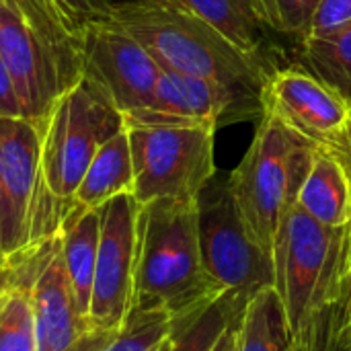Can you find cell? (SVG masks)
Segmentation results:
<instances>
[{
  "instance_id": "cell-20",
  "label": "cell",
  "mask_w": 351,
  "mask_h": 351,
  "mask_svg": "<svg viewBox=\"0 0 351 351\" xmlns=\"http://www.w3.org/2000/svg\"><path fill=\"white\" fill-rule=\"evenodd\" d=\"M247 298L226 290L212 306H208L197 319L171 329L169 351H212L224 329L243 317Z\"/></svg>"
},
{
  "instance_id": "cell-3",
  "label": "cell",
  "mask_w": 351,
  "mask_h": 351,
  "mask_svg": "<svg viewBox=\"0 0 351 351\" xmlns=\"http://www.w3.org/2000/svg\"><path fill=\"white\" fill-rule=\"evenodd\" d=\"M103 23L132 35L160 64L189 76L210 78L261 99L267 78L261 56L241 51L199 16L162 2H115Z\"/></svg>"
},
{
  "instance_id": "cell-1",
  "label": "cell",
  "mask_w": 351,
  "mask_h": 351,
  "mask_svg": "<svg viewBox=\"0 0 351 351\" xmlns=\"http://www.w3.org/2000/svg\"><path fill=\"white\" fill-rule=\"evenodd\" d=\"M226 290L208 274L197 237L195 199H154L140 208L134 306L165 313L171 329L197 319Z\"/></svg>"
},
{
  "instance_id": "cell-25",
  "label": "cell",
  "mask_w": 351,
  "mask_h": 351,
  "mask_svg": "<svg viewBox=\"0 0 351 351\" xmlns=\"http://www.w3.org/2000/svg\"><path fill=\"white\" fill-rule=\"evenodd\" d=\"M348 23H351V0H321L306 37L327 35Z\"/></svg>"
},
{
  "instance_id": "cell-8",
  "label": "cell",
  "mask_w": 351,
  "mask_h": 351,
  "mask_svg": "<svg viewBox=\"0 0 351 351\" xmlns=\"http://www.w3.org/2000/svg\"><path fill=\"white\" fill-rule=\"evenodd\" d=\"M197 237L208 274L230 292L251 300L278 288L274 259L255 241L232 195L228 175H214L195 197Z\"/></svg>"
},
{
  "instance_id": "cell-18",
  "label": "cell",
  "mask_w": 351,
  "mask_h": 351,
  "mask_svg": "<svg viewBox=\"0 0 351 351\" xmlns=\"http://www.w3.org/2000/svg\"><path fill=\"white\" fill-rule=\"evenodd\" d=\"M175 4L212 25L241 51L261 56V23L253 0H175Z\"/></svg>"
},
{
  "instance_id": "cell-5",
  "label": "cell",
  "mask_w": 351,
  "mask_h": 351,
  "mask_svg": "<svg viewBox=\"0 0 351 351\" xmlns=\"http://www.w3.org/2000/svg\"><path fill=\"white\" fill-rule=\"evenodd\" d=\"M313 150V142L263 113L243 160L228 173L245 224L274 259L278 278L284 261L288 214L298 202Z\"/></svg>"
},
{
  "instance_id": "cell-33",
  "label": "cell",
  "mask_w": 351,
  "mask_h": 351,
  "mask_svg": "<svg viewBox=\"0 0 351 351\" xmlns=\"http://www.w3.org/2000/svg\"><path fill=\"white\" fill-rule=\"evenodd\" d=\"M150 2H162V4H173V6H177L175 0H150Z\"/></svg>"
},
{
  "instance_id": "cell-9",
  "label": "cell",
  "mask_w": 351,
  "mask_h": 351,
  "mask_svg": "<svg viewBox=\"0 0 351 351\" xmlns=\"http://www.w3.org/2000/svg\"><path fill=\"white\" fill-rule=\"evenodd\" d=\"M134 162V197L195 199L218 173L212 125H125Z\"/></svg>"
},
{
  "instance_id": "cell-11",
  "label": "cell",
  "mask_w": 351,
  "mask_h": 351,
  "mask_svg": "<svg viewBox=\"0 0 351 351\" xmlns=\"http://www.w3.org/2000/svg\"><path fill=\"white\" fill-rule=\"evenodd\" d=\"M140 208L134 193L115 195L97 208L101 237L88 321L99 331L117 333L132 313Z\"/></svg>"
},
{
  "instance_id": "cell-30",
  "label": "cell",
  "mask_w": 351,
  "mask_h": 351,
  "mask_svg": "<svg viewBox=\"0 0 351 351\" xmlns=\"http://www.w3.org/2000/svg\"><path fill=\"white\" fill-rule=\"evenodd\" d=\"M329 350V346L327 348H317V346H296V351H327Z\"/></svg>"
},
{
  "instance_id": "cell-29",
  "label": "cell",
  "mask_w": 351,
  "mask_h": 351,
  "mask_svg": "<svg viewBox=\"0 0 351 351\" xmlns=\"http://www.w3.org/2000/svg\"><path fill=\"white\" fill-rule=\"evenodd\" d=\"M346 325H351V271L350 280H348L346 298H343V306H341V325L339 327H346Z\"/></svg>"
},
{
  "instance_id": "cell-24",
  "label": "cell",
  "mask_w": 351,
  "mask_h": 351,
  "mask_svg": "<svg viewBox=\"0 0 351 351\" xmlns=\"http://www.w3.org/2000/svg\"><path fill=\"white\" fill-rule=\"evenodd\" d=\"M70 25L82 29L88 23L103 21L115 0H47Z\"/></svg>"
},
{
  "instance_id": "cell-32",
  "label": "cell",
  "mask_w": 351,
  "mask_h": 351,
  "mask_svg": "<svg viewBox=\"0 0 351 351\" xmlns=\"http://www.w3.org/2000/svg\"><path fill=\"white\" fill-rule=\"evenodd\" d=\"M169 348H171V339H167V341H165V343L160 346V350H158V351H169Z\"/></svg>"
},
{
  "instance_id": "cell-22",
  "label": "cell",
  "mask_w": 351,
  "mask_h": 351,
  "mask_svg": "<svg viewBox=\"0 0 351 351\" xmlns=\"http://www.w3.org/2000/svg\"><path fill=\"white\" fill-rule=\"evenodd\" d=\"M171 335V319L165 313L132 311L125 325L99 351H158Z\"/></svg>"
},
{
  "instance_id": "cell-17",
  "label": "cell",
  "mask_w": 351,
  "mask_h": 351,
  "mask_svg": "<svg viewBox=\"0 0 351 351\" xmlns=\"http://www.w3.org/2000/svg\"><path fill=\"white\" fill-rule=\"evenodd\" d=\"M239 351H296L278 288H265L247 302L239 327Z\"/></svg>"
},
{
  "instance_id": "cell-15",
  "label": "cell",
  "mask_w": 351,
  "mask_h": 351,
  "mask_svg": "<svg viewBox=\"0 0 351 351\" xmlns=\"http://www.w3.org/2000/svg\"><path fill=\"white\" fill-rule=\"evenodd\" d=\"M99 237H101L99 210L82 208L72 202V206L66 210L60 222L62 257L76 302L86 317L90 308Z\"/></svg>"
},
{
  "instance_id": "cell-19",
  "label": "cell",
  "mask_w": 351,
  "mask_h": 351,
  "mask_svg": "<svg viewBox=\"0 0 351 351\" xmlns=\"http://www.w3.org/2000/svg\"><path fill=\"white\" fill-rule=\"evenodd\" d=\"M302 66L351 105V23L327 35L302 39Z\"/></svg>"
},
{
  "instance_id": "cell-7",
  "label": "cell",
  "mask_w": 351,
  "mask_h": 351,
  "mask_svg": "<svg viewBox=\"0 0 351 351\" xmlns=\"http://www.w3.org/2000/svg\"><path fill=\"white\" fill-rule=\"evenodd\" d=\"M43 125L0 117V243L6 255L60 228L72 204L58 202L41 177Z\"/></svg>"
},
{
  "instance_id": "cell-26",
  "label": "cell",
  "mask_w": 351,
  "mask_h": 351,
  "mask_svg": "<svg viewBox=\"0 0 351 351\" xmlns=\"http://www.w3.org/2000/svg\"><path fill=\"white\" fill-rule=\"evenodd\" d=\"M0 117H23V107L12 76L2 58H0Z\"/></svg>"
},
{
  "instance_id": "cell-23",
  "label": "cell",
  "mask_w": 351,
  "mask_h": 351,
  "mask_svg": "<svg viewBox=\"0 0 351 351\" xmlns=\"http://www.w3.org/2000/svg\"><path fill=\"white\" fill-rule=\"evenodd\" d=\"M321 0H253L261 25L304 39Z\"/></svg>"
},
{
  "instance_id": "cell-27",
  "label": "cell",
  "mask_w": 351,
  "mask_h": 351,
  "mask_svg": "<svg viewBox=\"0 0 351 351\" xmlns=\"http://www.w3.org/2000/svg\"><path fill=\"white\" fill-rule=\"evenodd\" d=\"M241 319L232 321L224 329V333L220 335V339L216 341V346L212 348V351H239V327H241Z\"/></svg>"
},
{
  "instance_id": "cell-12",
  "label": "cell",
  "mask_w": 351,
  "mask_h": 351,
  "mask_svg": "<svg viewBox=\"0 0 351 351\" xmlns=\"http://www.w3.org/2000/svg\"><path fill=\"white\" fill-rule=\"evenodd\" d=\"M80 41L82 76L90 80L123 117L150 103L162 68L142 43L103 21L84 25Z\"/></svg>"
},
{
  "instance_id": "cell-31",
  "label": "cell",
  "mask_w": 351,
  "mask_h": 351,
  "mask_svg": "<svg viewBox=\"0 0 351 351\" xmlns=\"http://www.w3.org/2000/svg\"><path fill=\"white\" fill-rule=\"evenodd\" d=\"M4 261H6V253H4L2 243H0V269H2V265H4Z\"/></svg>"
},
{
  "instance_id": "cell-13",
  "label": "cell",
  "mask_w": 351,
  "mask_h": 351,
  "mask_svg": "<svg viewBox=\"0 0 351 351\" xmlns=\"http://www.w3.org/2000/svg\"><path fill=\"white\" fill-rule=\"evenodd\" d=\"M261 113V99L234 86L162 70L144 109L125 115V125H212L220 128Z\"/></svg>"
},
{
  "instance_id": "cell-21",
  "label": "cell",
  "mask_w": 351,
  "mask_h": 351,
  "mask_svg": "<svg viewBox=\"0 0 351 351\" xmlns=\"http://www.w3.org/2000/svg\"><path fill=\"white\" fill-rule=\"evenodd\" d=\"M0 351H39L35 313L25 290L0 292Z\"/></svg>"
},
{
  "instance_id": "cell-34",
  "label": "cell",
  "mask_w": 351,
  "mask_h": 351,
  "mask_svg": "<svg viewBox=\"0 0 351 351\" xmlns=\"http://www.w3.org/2000/svg\"><path fill=\"white\" fill-rule=\"evenodd\" d=\"M348 162H350V169H351V150H350V154H348Z\"/></svg>"
},
{
  "instance_id": "cell-14",
  "label": "cell",
  "mask_w": 351,
  "mask_h": 351,
  "mask_svg": "<svg viewBox=\"0 0 351 351\" xmlns=\"http://www.w3.org/2000/svg\"><path fill=\"white\" fill-rule=\"evenodd\" d=\"M296 204L325 226H350L351 169L348 158L331 148L315 146Z\"/></svg>"
},
{
  "instance_id": "cell-2",
  "label": "cell",
  "mask_w": 351,
  "mask_h": 351,
  "mask_svg": "<svg viewBox=\"0 0 351 351\" xmlns=\"http://www.w3.org/2000/svg\"><path fill=\"white\" fill-rule=\"evenodd\" d=\"M350 271L351 224L325 226L294 204L286 222L278 292L296 346H329L341 325Z\"/></svg>"
},
{
  "instance_id": "cell-28",
  "label": "cell",
  "mask_w": 351,
  "mask_h": 351,
  "mask_svg": "<svg viewBox=\"0 0 351 351\" xmlns=\"http://www.w3.org/2000/svg\"><path fill=\"white\" fill-rule=\"evenodd\" d=\"M327 351H351V325L339 327L335 331Z\"/></svg>"
},
{
  "instance_id": "cell-4",
  "label": "cell",
  "mask_w": 351,
  "mask_h": 351,
  "mask_svg": "<svg viewBox=\"0 0 351 351\" xmlns=\"http://www.w3.org/2000/svg\"><path fill=\"white\" fill-rule=\"evenodd\" d=\"M80 31L47 0H0V58L23 117L43 125L53 103L82 78Z\"/></svg>"
},
{
  "instance_id": "cell-10",
  "label": "cell",
  "mask_w": 351,
  "mask_h": 351,
  "mask_svg": "<svg viewBox=\"0 0 351 351\" xmlns=\"http://www.w3.org/2000/svg\"><path fill=\"white\" fill-rule=\"evenodd\" d=\"M271 115L315 146L348 158L351 105L302 64L271 70L261 88V115Z\"/></svg>"
},
{
  "instance_id": "cell-16",
  "label": "cell",
  "mask_w": 351,
  "mask_h": 351,
  "mask_svg": "<svg viewBox=\"0 0 351 351\" xmlns=\"http://www.w3.org/2000/svg\"><path fill=\"white\" fill-rule=\"evenodd\" d=\"M121 193H134V162L128 128L117 132L97 150L72 202L97 210Z\"/></svg>"
},
{
  "instance_id": "cell-6",
  "label": "cell",
  "mask_w": 351,
  "mask_h": 351,
  "mask_svg": "<svg viewBox=\"0 0 351 351\" xmlns=\"http://www.w3.org/2000/svg\"><path fill=\"white\" fill-rule=\"evenodd\" d=\"M125 128L123 113L84 76L51 107L41 134V177L62 204L74 193L97 150Z\"/></svg>"
}]
</instances>
